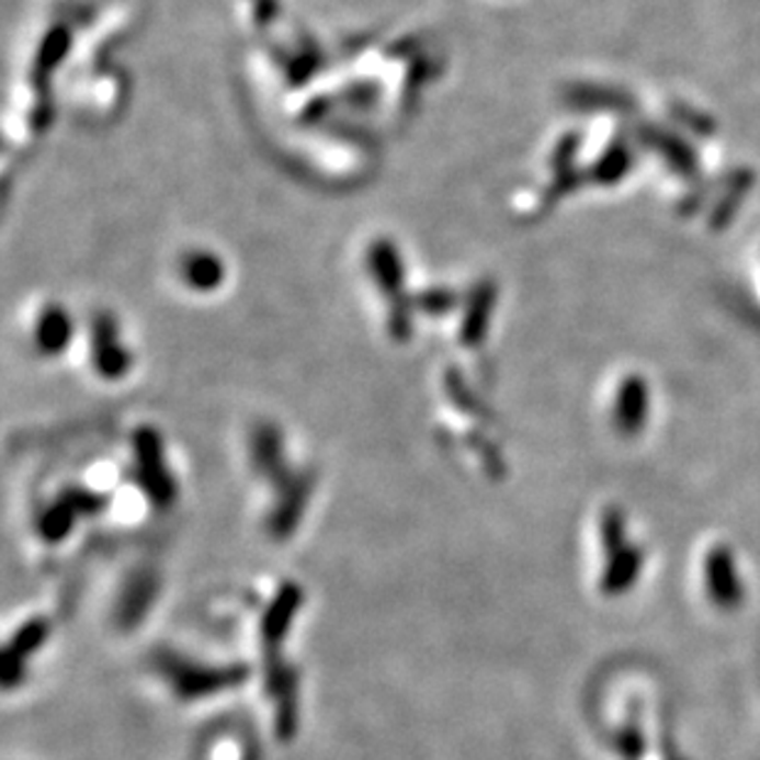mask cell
I'll return each mask as SVG.
<instances>
[{"instance_id":"cell-1","label":"cell","mask_w":760,"mask_h":760,"mask_svg":"<svg viewBox=\"0 0 760 760\" xmlns=\"http://www.w3.org/2000/svg\"><path fill=\"white\" fill-rule=\"evenodd\" d=\"M136 451L140 465H144V483L156 502H168L172 498V480L166 473L163 455H160V441L154 433H140L136 439Z\"/></svg>"}]
</instances>
